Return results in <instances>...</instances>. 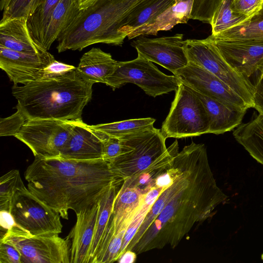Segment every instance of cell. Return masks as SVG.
I'll return each mask as SVG.
<instances>
[{"mask_svg":"<svg viewBox=\"0 0 263 263\" xmlns=\"http://www.w3.org/2000/svg\"><path fill=\"white\" fill-rule=\"evenodd\" d=\"M174 160L178 168L175 191L131 250L137 254L166 246L175 248L197 223L212 217L228 200L216 183L204 144L184 146Z\"/></svg>","mask_w":263,"mask_h":263,"instance_id":"1","label":"cell"},{"mask_svg":"<svg viewBox=\"0 0 263 263\" xmlns=\"http://www.w3.org/2000/svg\"><path fill=\"white\" fill-rule=\"evenodd\" d=\"M24 176L28 189L67 220L69 210L77 214L98 203L111 185L121 179L103 159L60 157H35Z\"/></svg>","mask_w":263,"mask_h":263,"instance_id":"2","label":"cell"},{"mask_svg":"<svg viewBox=\"0 0 263 263\" xmlns=\"http://www.w3.org/2000/svg\"><path fill=\"white\" fill-rule=\"evenodd\" d=\"M93 84L83 80L76 69L64 75L14 84L12 95L17 101L15 107L27 120L82 119L84 107L91 100Z\"/></svg>","mask_w":263,"mask_h":263,"instance_id":"3","label":"cell"},{"mask_svg":"<svg viewBox=\"0 0 263 263\" xmlns=\"http://www.w3.org/2000/svg\"><path fill=\"white\" fill-rule=\"evenodd\" d=\"M151 0H98L81 9L57 41L59 53L81 51L97 43L121 46L125 37L121 29L133 12Z\"/></svg>","mask_w":263,"mask_h":263,"instance_id":"4","label":"cell"},{"mask_svg":"<svg viewBox=\"0 0 263 263\" xmlns=\"http://www.w3.org/2000/svg\"><path fill=\"white\" fill-rule=\"evenodd\" d=\"M133 149L117 157L109 163L117 178L123 180L139 175L152 166L168 151L166 138L154 126L120 137Z\"/></svg>","mask_w":263,"mask_h":263,"instance_id":"5","label":"cell"},{"mask_svg":"<svg viewBox=\"0 0 263 263\" xmlns=\"http://www.w3.org/2000/svg\"><path fill=\"white\" fill-rule=\"evenodd\" d=\"M209 116L202 101L180 82L161 132L166 138L180 139L209 134Z\"/></svg>","mask_w":263,"mask_h":263,"instance_id":"6","label":"cell"},{"mask_svg":"<svg viewBox=\"0 0 263 263\" xmlns=\"http://www.w3.org/2000/svg\"><path fill=\"white\" fill-rule=\"evenodd\" d=\"M153 63L139 56L132 61H118L115 71L107 78L105 84L115 90L132 83L154 98L176 91L180 83L178 79L174 75L163 73Z\"/></svg>","mask_w":263,"mask_h":263,"instance_id":"7","label":"cell"},{"mask_svg":"<svg viewBox=\"0 0 263 263\" xmlns=\"http://www.w3.org/2000/svg\"><path fill=\"white\" fill-rule=\"evenodd\" d=\"M0 241L14 247L22 263H70V246L59 234L32 235L18 227L1 236Z\"/></svg>","mask_w":263,"mask_h":263,"instance_id":"8","label":"cell"},{"mask_svg":"<svg viewBox=\"0 0 263 263\" xmlns=\"http://www.w3.org/2000/svg\"><path fill=\"white\" fill-rule=\"evenodd\" d=\"M184 49L189 62L210 72L253 107V92L241 76L224 60L208 37L203 40L188 39Z\"/></svg>","mask_w":263,"mask_h":263,"instance_id":"9","label":"cell"},{"mask_svg":"<svg viewBox=\"0 0 263 263\" xmlns=\"http://www.w3.org/2000/svg\"><path fill=\"white\" fill-rule=\"evenodd\" d=\"M76 120L31 119L26 121L14 136L25 144L34 157H59Z\"/></svg>","mask_w":263,"mask_h":263,"instance_id":"10","label":"cell"},{"mask_svg":"<svg viewBox=\"0 0 263 263\" xmlns=\"http://www.w3.org/2000/svg\"><path fill=\"white\" fill-rule=\"evenodd\" d=\"M10 213L17 225L32 235L59 234L62 231L60 214L34 196L28 188L16 192Z\"/></svg>","mask_w":263,"mask_h":263,"instance_id":"11","label":"cell"},{"mask_svg":"<svg viewBox=\"0 0 263 263\" xmlns=\"http://www.w3.org/2000/svg\"><path fill=\"white\" fill-rule=\"evenodd\" d=\"M224 60L252 92L263 76V42L225 41L208 36Z\"/></svg>","mask_w":263,"mask_h":263,"instance_id":"12","label":"cell"},{"mask_svg":"<svg viewBox=\"0 0 263 263\" xmlns=\"http://www.w3.org/2000/svg\"><path fill=\"white\" fill-rule=\"evenodd\" d=\"M183 34L158 38L139 37L131 45L138 52V56L157 63L173 74L188 64L184 49Z\"/></svg>","mask_w":263,"mask_h":263,"instance_id":"13","label":"cell"},{"mask_svg":"<svg viewBox=\"0 0 263 263\" xmlns=\"http://www.w3.org/2000/svg\"><path fill=\"white\" fill-rule=\"evenodd\" d=\"M174 75L179 82L202 95L239 108H250L220 79L193 63L188 62L185 67L176 70Z\"/></svg>","mask_w":263,"mask_h":263,"instance_id":"14","label":"cell"},{"mask_svg":"<svg viewBox=\"0 0 263 263\" xmlns=\"http://www.w3.org/2000/svg\"><path fill=\"white\" fill-rule=\"evenodd\" d=\"M55 60L48 51L36 54L16 51L0 45V68L14 84L41 80L44 69Z\"/></svg>","mask_w":263,"mask_h":263,"instance_id":"15","label":"cell"},{"mask_svg":"<svg viewBox=\"0 0 263 263\" xmlns=\"http://www.w3.org/2000/svg\"><path fill=\"white\" fill-rule=\"evenodd\" d=\"M107 136L92 128L82 119L77 120L59 157L78 160L103 159V141Z\"/></svg>","mask_w":263,"mask_h":263,"instance_id":"16","label":"cell"},{"mask_svg":"<svg viewBox=\"0 0 263 263\" xmlns=\"http://www.w3.org/2000/svg\"><path fill=\"white\" fill-rule=\"evenodd\" d=\"M99 209L97 203L76 214V222L66 237L70 246V263H88Z\"/></svg>","mask_w":263,"mask_h":263,"instance_id":"17","label":"cell"},{"mask_svg":"<svg viewBox=\"0 0 263 263\" xmlns=\"http://www.w3.org/2000/svg\"><path fill=\"white\" fill-rule=\"evenodd\" d=\"M191 89L201 100L208 114L209 134H223L232 130L241 124L247 109L237 108Z\"/></svg>","mask_w":263,"mask_h":263,"instance_id":"18","label":"cell"},{"mask_svg":"<svg viewBox=\"0 0 263 263\" xmlns=\"http://www.w3.org/2000/svg\"><path fill=\"white\" fill-rule=\"evenodd\" d=\"M27 21L26 17L1 20L0 45L16 51L30 54H36L44 51L31 39Z\"/></svg>","mask_w":263,"mask_h":263,"instance_id":"19","label":"cell"},{"mask_svg":"<svg viewBox=\"0 0 263 263\" xmlns=\"http://www.w3.org/2000/svg\"><path fill=\"white\" fill-rule=\"evenodd\" d=\"M118 61L99 48H92L81 58L76 70L84 81L94 84L105 83L115 71Z\"/></svg>","mask_w":263,"mask_h":263,"instance_id":"20","label":"cell"},{"mask_svg":"<svg viewBox=\"0 0 263 263\" xmlns=\"http://www.w3.org/2000/svg\"><path fill=\"white\" fill-rule=\"evenodd\" d=\"M193 0H180L149 23L137 28L127 35L128 40L144 35H156L160 31L172 29L190 19Z\"/></svg>","mask_w":263,"mask_h":263,"instance_id":"21","label":"cell"},{"mask_svg":"<svg viewBox=\"0 0 263 263\" xmlns=\"http://www.w3.org/2000/svg\"><path fill=\"white\" fill-rule=\"evenodd\" d=\"M80 10L78 0H60L51 15L40 48L48 51Z\"/></svg>","mask_w":263,"mask_h":263,"instance_id":"22","label":"cell"},{"mask_svg":"<svg viewBox=\"0 0 263 263\" xmlns=\"http://www.w3.org/2000/svg\"><path fill=\"white\" fill-rule=\"evenodd\" d=\"M233 135L249 154L263 165V114L259 113L248 122L240 124Z\"/></svg>","mask_w":263,"mask_h":263,"instance_id":"23","label":"cell"},{"mask_svg":"<svg viewBox=\"0 0 263 263\" xmlns=\"http://www.w3.org/2000/svg\"><path fill=\"white\" fill-rule=\"evenodd\" d=\"M123 180L114 183L99 201V212L89 252L88 263H92L105 235L112 216L114 201Z\"/></svg>","mask_w":263,"mask_h":263,"instance_id":"24","label":"cell"},{"mask_svg":"<svg viewBox=\"0 0 263 263\" xmlns=\"http://www.w3.org/2000/svg\"><path fill=\"white\" fill-rule=\"evenodd\" d=\"M179 1L151 0L129 15L121 29V34L126 38L134 30L149 23Z\"/></svg>","mask_w":263,"mask_h":263,"instance_id":"25","label":"cell"},{"mask_svg":"<svg viewBox=\"0 0 263 263\" xmlns=\"http://www.w3.org/2000/svg\"><path fill=\"white\" fill-rule=\"evenodd\" d=\"M211 36L225 41L263 42V6L247 22L217 35Z\"/></svg>","mask_w":263,"mask_h":263,"instance_id":"26","label":"cell"},{"mask_svg":"<svg viewBox=\"0 0 263 263\" xmlns=\"http://www.w3.org/2000/svg\"><path fill=\"white\" fill-rule=\"evenodd\" d=\"M172 166L173 168V182L164 189L158 196L147 213L140 228L127 246L125 251L132 249L172 197L177 186L178 173V166L174 159L173 160Z\"/></svg>","mask_w":263,"mask_h":263,"instance_id":"27","label":"cell"},{"mask_svg":"<svg viewBox=\"0 0 263 263\" xmlns=\"http://www.w3.org/2000/svg\"><path fill=\"white\" fill-rule=\"evenodd\" d=\"M60 1V0H44L27 17V24L29 32L33 42L39 47L51 15Z\"/></svg>","mask_w":263,"mask_h":263,"instance_id":"28","label":"cell"},{"mask_svg":"<svg viewBox=\"0 0 263 263\" xmlns=\"http://www.w3.org/2000/svg\"><path fill=\"white\" fill-rule=\"evenodd\" d=\"M155 119L152 118L129 119L110 123L90 125L108 136L120 138L154 126Z\"/></svg>","mask_w":263,"mask_h":263,"instance_id":"29","label":"cell"},{"mask_svg":"<svg viewBox=\"0 0 263 263\" xmlns=\"http://www.w3.org/2000/svg\"><path fill=\"white\" fill-rule=\"evenodd\" d=\"M233 0H223L215 11L210 25L212 35H217L247 22L251 18L234 13L231 4Z\"/></svg>","mask_w":263,"mask_h":263,"instance_id":"30","label":"cell"},{"mask_svg":"<svg viewBox=\"0 0 263 263\" xmlns=\"http://www.w3.org/2000/svg\"><path fill=\"white\" fill-rule=\"evenodd\" d=\"M25 187L18 170H10L2 176L0 179V210L10 212L14 195Z\"/></svg>","mask_w":263,"mask_h":263,"instance_id":"31","label":"cell"},{"mask_svg":"<svg viewBox=\"0 0 263 263\" xmlns=\"http://www.w3.org/2000/svg\"><path fill=\"white\" fill-rule=\"evenodd\" d=\"M44 0H7L1 20L16 17H28Z\"/></svg>","mask_w":263,"mask_h":263,"instance_id":"32","label":"cell"},{"mask_svg":"<svg viewBox=\"0 0 263 263\" xmlns=\"http://www.w3.org/2000/svg\"><path fill=\"white\" fill-rule=\"evenodd\" d=\"M223 0H193L190 19L210 24L213 16Z\"/></svg>","mask_w":263,"mask_h":263,"instance_id":"33","label":"cell"},{"mask_svg":"<svg viewBox=\"0 0 263 263\" xmlns=\"http://www.w3.org/2000/svg\"><path fill=\"white\" fill-rule=\"evenodd\" d=\"M132 149L123 139L107 136L103 141V159L109 163L117 157Z\"/></svg>","mask_w":263,"mask_h":263,"instance_id":"34","label":"cell"},{"mask_svg":"<svg viewBox=\"0 0 263 263\" xmlns=\"http://www.w3.org/2000/svg\"><path fill=\"white\" fill-rule=\"evenodd\" d=\"M27 119L18 109L9 117L1 118L0 120V136H15L26 122Z\"/></svg>","mask_w":263,"mask_h":263,"instance_id":"35","label":"cell"},{"mask_svg":"<svg viewBox=\"0 0 263 263\" xmlns=\"http://www.w3.org/2000/svg\"><path fill=\"white\" fill-rule=\"evenodd\" d=\"M263 6V0H233L231 4L233 11L238 14L252 17Z\"/></svg>","mask_w":263,"mask_h":263,"instance_id":"36","label":"cell"},{"mask_svg":"<svg viewBox=\"0 0 263 263\" xmlns=\"http://www.w3.org/2000/svg\"><path fill=\"white\" fill-rule=\"evenodd\" d=\"M76 69V67L73 66L54 60L44 69L42 79L59 77Z\"/></svg>","mask_w":263,"mask_h":263,"instance_id":"37","label":"cell"},{"mask_svg":"<svg viewBox=\"0 0 263 263\" xmlns=\"http://www.w3.org/2000/svg\"><path fill=\"white\" fill-rule=\"evenodd\" d=\"M0 263H22L21 254L14 247L0 241Z\"/></svg>","mask_w":263,"mask_h":263,"instance_id":"38","label":"cell"},{"mask_svg":"<svg viewBox=\"0 0 263 263\" xmlns=\"http://www.w3.org/2000/svg\"><path fill=\"white\" fill-rule=\"evenodd\" d=\"M253 108L263 114V76L253 90Z\"/></svg>","mask_w":263,"mask_h":263,"instance_id":"39","label":"cell"},{"mask_svg":"<svg viewBox=\"0 0 263 263\" xmlns=\"http://www.w3.org/2000/svg\"><path fill=\"white\" fill-rule=\"evenodd\" d=\"M0 224L1 229L6 230V232L8 230H11L13 227H20L15 222L11 213L9 211L5 210H2L0 212Z\"/></svg>","mask_w":263,"mask_h":263,"instance_id":"40","label":"cell"},{"mask_svg":"<svg viewBox=\"0 0 263 263\" xmlns=\"http://www.w3.org/2000/svg\"><path fill=\"white\" fill-rule=\"evenodd\" d=\"M137 255L132 251H126L119 257L117 261L121 263H133L135 262Z\"/></svg>","mask_w":263,"mask_h":263,"instance_id":"41","label":"cell"},{"mask_svg":"<svg viewBox=\"0 0 263 263\" xmlns=\"http://www.w3.org/2000/svg\"><path fill=\"white\" fill-rule=\"evenodd\" d=\"M98 0H78L81 9H84Z\"/></svg>","mask_w":263,"mask_h":263,"instance_id":"42","label":"cell"},{"mask_svg":"<svg viewBox=\"0 0 263 263\" xmlns=\"http://www.w3.org/2000/svg\"><path fill=\"white\" fill-rule=\"evenodd\" d=\"M6 1H7V0H1L0 4H1V10H3L4 7L5 6Z\"/></svg>","mask_w":263,"mask_h":263,"instance_id":"43","label":"cell"}]
</instances>
